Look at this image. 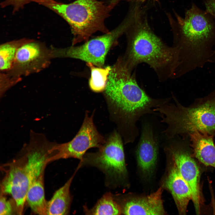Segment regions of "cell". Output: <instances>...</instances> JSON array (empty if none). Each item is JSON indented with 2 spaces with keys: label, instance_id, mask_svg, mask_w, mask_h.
<instances>
[{
  "label": "cell",
  "instance_id": "8fae6325",
  "mask_svg": "<svg viewBox=\"0 0 215 215\" xmlns=\"http://www.w3.org/2000/svg\"><path fill=\"white\" fill-rule=\"evenodd\" d=\"M52 58L51 49L30 40L18 48L8 76L17 80L21 76L39 72L47 67Z\"/></svg>",
  "mask_w": 215,
  "mask_h": 215
},
{
  "label": "cell",
  "instance_id": "e0dca14e",
  "mask_svg": "<svg viewBox=\"0 0 215 215\" xmlns=\"http://www.w3.org/2000/svg\"><path fill=\"white\" fill-rule=\"evenodd\" d=\"M43 173L33 181L30 185L26 201L32 211L40 215H47V201L45 199Z\"/></svg>",
  "mask_w": 215,
  "mask_h": 215
},
{
  "label": "cell",
  "instance_id": "44dd1931",
  "mask_svg": "<svg viewBox=\"0 0 215 215\" xmlns=\"http://www.w3.org/2000/svg\"><path fill=\"white\" fill-rule=\"evenodd\" d=\"M6 195L0 192V215L17 214L16 203L13 198L7 199Z\"/></svg>",
  "mask_w": 215,
  "mask_h": 215
},
{
  "label": "cell",
  "instance_id": "3957f363",
  "mask_svg": "<svg viewBox=\"0 0 215 215\" xmlns=\"http://www.w3.org/2000/svg\"><path fill=\"white\" fill-rule=\"evenodd\" d=\"M125 33L127 47L122 57L130 70L144 63L154 70L159 81L173 79L178 64V51L166 44L153 32L138 6Z\"/></svg>",
  "mask_w": 215,
  "mask_h": 215
},
{
  "label": "cell",
  "instance_id": "7a4b0ae2",
  "mask_svg": "<svg viewBox=\"0 0 215 215\" xmlns=\"http://www.w3.org/2000/svg\"><path fill=\"white\" fill-rule=\"evenodd\" d=\"M171 19L173 46L178 50V64L174 75L178 78L208 62L215 49V19L193 3L185 17L175 14Z\"/></svg>",
  "mask_w": 215,
  "mask_h": 215
},
{
  "label": "cell",
  "instance_id": "ac0fdd59",
  "mask_svg": "<svg viewBox=\"0 0 215 215\" xmlns=\"http://www.w3.org/2000/svg\"><path fill=\"white\" fill-rule=\"evenodd\" d=\"M84 210L88 215H119L122 213L120 206L110 193L104 195L91 208L84 207Z\"/></svg>",
  "mask_w": 215,
  "mask_h": 215
},
{
  "label": "cell",
  "instance_id": "cb8c5ba5",
  "mask_svg": "<svg viewBox=\"0 0 215 215\" xmlns=\"http://www.w3.org/2000/svg\"><path fill=\"white\" fill-rule=\"evenodd\" d=\"M123 0H110L109 5L113 9L120 1ZM129 1V0H125Z\"/></svg>",
  "mask_w": 215,
  "mask_h": 215
},
{
  "label": "cell",
  "instance_id": "d6986e66",
  "mask_svg": "<svg viewBox=\"0 0 215 215\" xmlns=\"http://www.w3.org/2000/svg\"><path fill=\"white\" fill-rule=\"evenodd\" d=\"M30 40L14 41L3 44L0 47V69L3 72L11 69L17 51L21 45Z\"/></svg>",
  "mask_w": 215,
  "mask_h": 215
},
{
  "label": "cell",
  "instance_id": "8992f818",
  "mask_svg": "<svg viewBox=\"0 0 215 215\" xmlns=\"http://www.w3.org/2000/svg\"><path fill=\"white\" fill-rule=\"evenodd\" d=\"M46 6L62 17L69 25L73 35V46L86 42L94 33H104L109 30L105 19L113 8L109 4L97 0H75L69 4L56 2Z\"/></svg>",
  "mask_w": 215,
  "mask_h": 215
},
{
  "label": "cell",
  "instance_id": "9c48e42d",
  "mask_svg": "<svg viewBox=\"0 0 215 215\" xmlns=\"http://www.w3.org/2000/svg\"><path fill=\"white\" fill-rule=\"evenodd\" d=\"M168 139L169 142L166 150L171 155L180 173L188 184L191 192L192 201L196 213L199 214L201 204L200 171L189 151V138L176 136Z\"/></svg>",
  "mask_w": 215,
  "mask_h": 215
},
{
  "label": "cell",
  "instance_id": "7c38bea8",
  "mask_svg": "<svg viewBox=\"0 0 215 215\" xmlns=\"http://www.w3.org/2000/svg\"><path fill=\"white\" fill-rule=\"evenodd\" d=\"M158 144L152 127L148 123L144 124L136 152L138 165L144 173H150L155 167Z\"/></svg>",
  "mask_w": 215,
  "mask_h": 215
},
{
  "label": "cell",
  "instance_id": "4fadbf2b",
  "mask_svg": "<svg viewBox=\"0 0 215 215\" xmlns=\"http://www.w3.org/2000/svg\"><path fill=\"white\" fill-rule=\"evenodd\" d=\"M165 182L173 197L179 214L185 215L192 196L191 189L180 173L173 160Z\"/></svg>",
  "mask_w": 215,
  "mask_h": 215
},
{
  "label": "cell",
  "instance_id": "52a82bcc",
  "mask_svg": "<svg viewBox=\"0 0 215 215\" xmlns=\"http://www.w3.org/2000/svg\"><path fill=\"white\" fill-rule=\"evenodd\" d=\"M123 140L114 130L98 151L85 154L78 168L86 165L97 168L105 174L108 185L122 180L127 173Z\"/></svg>",
  "mask_w": 215,
  "mask_h": 215
},
{
  "label": "cell",
  "instance_id": "2e32d148",
  "mask_svg": "<svg viewBox=\"0 0 215 215\" xmlns=\"http://www.w3.org/2000/svg\"><path fill=\"white\" fill-rule=\"evenodd\" d=\"M74 174L55 192L51 199L47 201V215L69 214L72 200L70 188Z\"/></svg>",
  "mask_w": 215,
  "mask_h": 215
},
{
  "label": "cell",
  "instance_id": "9a60e30c",
  "mask_svg": "<svg viewBox=\"0 0 215 215\" xmlns=\"http://www.w3.org/2000/svg\"><path fill=\"white\" fill-rule=\"evenodd\" d=\"M214 136L196 131L189 135L192 156L207 166L215 168Z\"/></svg>",
  "mask_w": 215,
  "mask_h": 215
},
{
  "label": "cell",
  "instance_id": "5bb4252c",
  "mask_svg": "<svg viewBox=\"0 0 215 215\" xmlns=\"http://www.w3.org/2000/svg\"><path fill=\"white\" fill-rule=\"evenodd\" d=\"M162 190L161 187L149 195L127 201L122 206V213L125 215L165 214L162 199Z\"/></svg>",
  "mask_w": 215,
  "mask_h": 215
},
{
  "label": "cell",
  "instance_id": "5b68a950",
  "mask_svg": "<svg viewBox=\"0 0 215 215\" xmlns=\"http://www.w3.org/2000/svg\"><path fill=\"white\" fill-rule=\"evenodd\" d=\"M174 102H165L153 110L167 125L163 133L168 139L189 137L196 131L215 136V88L207 95L196 98L188 106L172 96Z\"/></svg>",
  "mask_w": 215,
  "mask_h": 215
},
{
  "label": "cell",
  "instance_id": "277c9868",
  "mask_svg": "<svg viewBox=\"0 0 215 215\" xmlns=\"http://www.w3.org/2000/svg\"><path fill=\"white\" fill-rule=\"evenodd\" d=\"M54 144L44 134L32 131L28 143L24 145L16 157L1 167L5 175L1 183L0 190L12 196L17 205L25 204L30 185L44 173L54 154Z\"/></svg>",
  "mask_w": 215,
  "mask_h": 215
},
{
  "label": "cell",
  "instance_id": "d4e9b609",
  "mask_svg": "<svg viewBox=\"0 0 215 215\" xmlns=\"http://www.w3.org/2000/svg\"><path fill=\"white\" fill-rule=\"evenodd\" d=\"M146 0H129V1H133L136 2H143ZM155 1H158V0H154Z\"/></svg>",
  "mask_w": 215,
  "mask_h": 215
},
{
  "label": "cell",
  "instance_id": "ba28073f",
  "mask_svg": "<svg viewBox=\"0 0 215 215\" xmlns=\"http://www.w3.org/2000/svg\"><path fill=\"white\" fill-rule=\"evenodd\" d=\"M130 20L125 18L121 23L111 31L85 42L79 46H72L64 48H52L53 57H67L79 59L90 62L97 67L104 64L106 56L119 38L128 29Z\"/></svg>",
  "mask_w": 215,
  "mask_h": 215
},
{
  "label": "cell",
  "instance_id": "30bf717a",
  "mask_svg": "<svg viewBox=\"0 0 215 215\" xmlns=\"http://www.w3.org/2000/svg\"><path fill=\"white\" fill-rule=\"evenodd\" d=\"M85 113L83 122L78 132L70 141L56 143L55 153L50 162L60 159L73 158L82 160L86 151L93 148H99L106 139L98 131L93 122L94 112L89 115Z\"/></svg>",
  "mask_w": 215,
  "mask_h": 215
},
{
  "label": "cell",
  "instance_id": "6da1fadb",
  "mask_svg": "<svg viewBox=\"0 0 215 215\" xmlns=\"http://www.w3.org/2000/svg\"><path fill=\"white\" fill-rule=\"evenodd\" d=\"M132 72L119 57L111 67L103 92L110 119L125 144L133 143L138 136L137 123L142 117L155 113V108L171 99L150 97Z\"/></svg>",
  "mask_w": 215,
  "mask_h": 215
},
{
  "label": "cell",
  "instance_id": "7402d4cb",
  "mask_svg": "<svg viewBox=\"0 0 215 215\" xmlns=\"http://www.w3.org/2000/svg\"><path fill=\"white\" fill-rule=\"evenodd\" d=\"M53 0H5L2 4L3 7L12 5L14 10H19L24 5L31 2H35L46 6L47 4L53 3Z\"/></svg>",
  "mask_w": 215,
  "mask_h": 215
},
{
  "label": "cell",
  "instance_id": "ffe728a7",
  "mask_svg": "<svg viewBox=\"0 0 215 215\" xmlns=\"http://www.w3.org/2000/svg\"><path fill=\"white\" fill-rule=\"evenodd\" d=\"M91 71V77L89 85L91 90L99 93L104 92L105 89L107 81L111 67L107 66L104 68L96 67L93 63H86Z\"/></svg>",
  "mask_w": 215,
  "mask_h": 215
},
{
  "label": "cell",
  "instance_id": "603a6c76",
  "mask_svg": "<svg viewBox=\"0 0 215 215\" xmlns=\"http://www.w3.org/2000/svg\"><path fill=\"white\" fill-rule=\"evenodd\" d=\"M206 11L215 19V0H203Z\"/></svg>",
  "mask_w": 215,
  "mask_h": 215
}]
</instances>
